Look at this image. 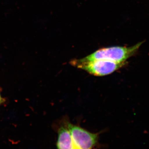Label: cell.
<instances>
[{
	"mask_svg": "<svg viewBox=\"0 0 149 149\" xmlns=\"http://www.w3.org/2000/svg\"><path fill=\"white\" fill-rule=\"evenodd\" d=\"M6 102V100L2 96L1 94V91H0V106L3 104L4 103Z\"/></svg>",
	"mask_w": 149,
	"mask_h": 149,
	"instance_id": "5",
	"label": "cell"
},
{
	"mask_svg": "<svg viewBox=\"0 0 149 149\" xmlns=\"http://www.w3.org/2000/svg\"><path fill=\"white\" fill-rule=\"evenodd\" d=\"M56 147L57 149H75L71 134L65 125L61 126L58 130Z\"/></svg>",
	"mask_w": 149,
	"mask_h": 149,
	"instance_id": "4",
	"label": "cell"
},
{
	"mask_svg": "<svg viewBox=\"0 0 149 149\" xmlns=\"http://www.w3.org/2000/svg\"><path fill=\"white\" fill-rule=\"evenodd\" d=\"M70 64L83 70L90 74L97 76H103L111 74L124 65V63H117L103 60L85 61L80 59L73 60Z\"/></svg>",
	"mask_w": 149,
	"mask_h": 149,
	"instance_id": "2",
	"label": "cell"
},
{
	"mask_svg": "<svg viewBox=\"0 0 149 149\" xmlns=\"http://www.w3.org/2000/svg\"><path fill=\"white\" fill-rule=\"evenodd\" d=\"M142 44L139 43L130 47H113L102 48L81 59L85 61L103 60L117 63H124L126 60L137 52Z\"/></svg>",
	"mask_w": 149,
	"mask_h": 149,
	"instance_id": "1",
	"label": "cell"
},
{
	"mask_svg": "<svg viewBox=\"0 0 149 149\" xmlns=\"http://www.w3.org/2000/svg\"><path fill=\"white\" fill-rule=\"evenodd\" d=\"M75 149H93L97 143L99 133L89 132L80 126L66 122Z\"/></svg>",
	"mask_w": 149,
	"mask_h": 149,
	"instance_id": "3",
	"label": "cell"
}]
</instances>
